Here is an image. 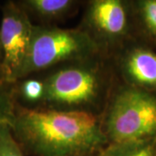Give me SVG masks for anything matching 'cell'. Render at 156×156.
Here are the masks:
<instances>
[{"mask_svg": "<svg viewBox=\"0 0 156 156\" xmlns=\"http://www.w3.org/2000/svg\"><path fill=\"white\" fill-rule=\"evenodd\" d=\"M11 128L25 156H70L108 145L100 116L85 113L16 105Z\"/></svg>", "mask_w": 156, "mask_h": 156, "instance_id": "1", "label": "cell"}, {"mask_svg": "<svg viewBox=\"0 0 156 156\" xmlns=\"http://www.w3.org/2000/svg\"><path fill=\"white\" fill-rule=\"evenodd\" d=\"M46 84L42 108L101 116L117 77L110 58L98 54L40 72Z\"/></svg>", "mask_w": 156, "mask_h": 156, "instance_id": "2", "label": "cell"}, {"mask_svg": "<svg viewBox=\"0 0 156 156\" xmlns=\"http://www.w3.org/2000/svg\"><path fill=\"white\" fill-rule=\"evenodd\" d=\"M100 118L108 144L156 138V95L117 79Z\"/></svg>", "mask_w": 156, "mask_h": 156, "instance_id": "3", "label": "cell"}, {"mask_svg": "<svg viewBox=\"0 0 156 156\" xmlns=\"http://www.w3.org/2000/svg\"><path fill=\"white\" fill-rule=\"evenodd\" d=\"M98 54L101 53L95 44L77 28L34 24L28 52L17 80Z\"/></svg>", "mask_w": 156, "mask_h": 156, "instance_id": "4", "label": "cell"}, {"mask_svg": "<svg viewBox=\"0 0 156 156\" xmlns=\"http://www.w3.org/2000/svg\"><path fill=\"white\" fill-rule=\"evenodd\" d=\"M76 28L91 39L101 55L108 58L128 43L137 40L130 0L85 2Z\"/></svg>", "mask_w": 156, "mask_h": 156, "instance_id": "5", "label": "cell"}, {"mask_svg": "<svg viewBox=\"0 0 156 156\" xmlns=\"http://www.w3.org/2000/svg\"><path fill=\"white\" fill-rule=\"evenodd\" d=\"M34 23L17 3L8 1L2 7L0 40L3 62L0 70L10 82H15L28 52Z\"/></svg>", "mask_w": 156, "mask_h": 156, "instance_id": "6", "label": "cell"}, {"mask_svg": "<svg viewBox=\"0 0 156 156\" xmlns=\"http://www.w3.org/2000/svg\"><path fill=\"white\" fill-rule=\"evenodd\" d=\"M110 59L120 82L156 95V51L153 47L134 40Z\"/></svg>", "mask_w": 156, "mask_h": 156, "instance_id": "7", "label": "cell"}, {"mask_svg": "<svg viewBox=\"0 0 156 156\" xmlns=\"http://www.w3.org/2000/svg\"><path fill=\"white\" fill-rule=\"evenodd\" d=\"M17 3L38 25H56L75 15L83 5L78 0H20Z\"/></svg>", "mask_w": 156, "mask_h": 156, "instance_id": "8", "label": "cell"}, {"mask_svg": "<svg viewBox=\"0 0 156 156\" xmlns=\"http://www.w3.org/2000/svg\"><path fill=\"white\" fill-rule=\"evenodd\" d=\"M46 95V84L41 73L32 74L13 82L16 105L27 109L42 108Z\"/></svg>", "mask_w": 156, "mask_h": 156, "instance_id": "9", "label": "cell"}, {"mask_svg": "<svg viewBox=\"0 0 156 156\" xmlns=\"http://www.w3.org/2000/svg\"><path fill=\"white\" fill-rule=\"evenodd\" d=\"M136 39L156 47V0L132 1Z\"/></svg>", "mask_w": 156, "mask_h": 156, "instance_id": "10", "label": "cell"}, {"mask_svg": "<svg viewBox=\"0 0 156 156\" xmlns=\"http://www.w3.org/2000/svg\"><path fill=\"white\" fill-rule=\"evenodd\" d=\"M100 156H156V138L108 143Z\"/></svg>", "mask_w": 156, "mask_h": 156, "instance_id": "11", "label": "cell"}, {"mask_svg": "<svg viewBox=\"0 0 156 156\" xmlns=\"http://www.w3.org/2000/svg\"><path fill=\"white\" fill-rule=\"evenodd\" d=\"M16 102L13 96V82L7 80L0 70V124L11 125L14 119Z\"/></svg>", "mask_w": 156, "mask_h": 156, "instance_id": "12", "label": "cell"}, {"mask_svg": "<svg viewBox=\"0 0 156 156\" xmlns=\"http://www.w3.org/2000/svg\"><path fill=\"white\" fill-rule=\"evenodd\" d=\"M0 156H25L8 123L0 124Z\"/></svg>", "mask_w": 156, "mask_h": 156, "instance_id": "13", "label": "cell"}, {"mask_svg": "<svg viewBox=\"0 0 156 156\" xmlns=\"http://www.w3.org/2000/svg\"><path fill=\"white\" fill-rule=\"evenodd\" d=\"M102 150V149H101ZM92 151V152H85V153H80L76 154H73L70 156H100L101 151Z\"/></svg>", "mask_w": 156, "mask_h": 156, "instance_id": "14", "label": "cell"}, {"mask_svg": "<svg viewBox=\"0 0 156 156\" xmlns=\"http://www.w3.org/2000/svg\"><path fill=\"white\" fill-rule=\"evenodd\" d=\"M3 62V50H2V45H1V40H0V67Z\"/></svg>", "mask_w": 156, "mask_h": 156, "instance_id": "15", "label": "cell"}]
</instances>
